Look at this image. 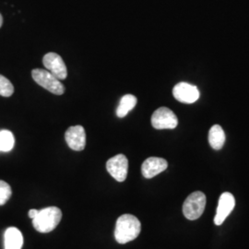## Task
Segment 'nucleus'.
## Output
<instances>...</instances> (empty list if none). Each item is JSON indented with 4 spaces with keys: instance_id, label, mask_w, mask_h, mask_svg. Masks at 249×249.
Segmentation results:
<instances>
[{
    "instance_id": "nucleus-1",
    "label": "nucleus",
    "mask_w": 249,
    "mask_h": 249,
    "mask_svg": "<svg viewBox=\"0 0 249 249\" xmlns=\"http://www.w3.org/2000/svg\"><path fill=\"white\" fill-rule=\"evenodd\" d=\"M142 231L140 220L131 214H124L116 221L115 238L119 244L135 240Z\"/></svg>"
},
{
    "instance_id": "nucleus-2",
    "label": "nucleus",
    "mask_w": 249,
    "mask_h": 249,
    "mask_svg": "<svg viewBox=\"0 0 249 249\" xmlns=\"http://www.w3.org/2000/svg\"><path fill=\"white\" fill-rule=\"evenodd\" d=\"M62 213L56 207H47L40 210L36 218L33 220L34 227L36 231L42 233L50 232L55 229L60 223Z\"/></svg>"
},
{
    "instance_id": "nucleus-3",
    "label": "nucleus",
    "mask_w": 249,
    "mask_h": 249,
    "mask_svg": "<svg viewBox=\"0 0 249 249\" xmlns=\"http://www.w3.org/2000/svg\"><path fill=\"white\" fill-rule=\"evenodd\" d=\"M206 207V196L200 191H196L187 196L183 205V213L187 220H197L203 213Z\"/></svg>"
},
{
    "instance_id": "nucleus-4",
    "label": "nucleus",
    "mask_w": 249,
    "mask_h": 249,
    "mask_svg": "<svg viewBox=\"0 0 249 249\" xmlns=\"http://www.w3.org/2000/svg\"><path fill=\"white\" fill-rule=\"evenodd\" d=\"M32 76L37 84L47 89L51 93L55 95H62L64 93L65 87L61 81L48 71L36 69L32 71Z\"/></svg>"
},
{
    "instance_id": "nucleus-5",
    "label": "nucleus",
    "mask_w": 249,
    "mask_h": 249,
    "mask_svg": "<svg viewBox=\"0 0 249 249\" xmlns=\"http://www.w3.org/2000/svg\"><path fill=\"white\" fill-rule=\"evenodd\" d=\"M151 124L156 129H174L178 126V116L169 108L160 107L152 114Z\"/></svg>"
},
{
    "instance_id": "nucleus-6",
    "label": "nucleus",
    "mask_w": 249,
    "mask_h": 249,
    "mask_svg": "<svg viewBox=\"0 0 249 249\" xmlns=\"http://www.w3.org/2000/svg\"><path fill=\"white\" fill-rule=\"evenodd\" d=\"M107 169L117 182H124L127 177L128 160L124 154H117L107 160Z\"/></svg>"
},
{
    "instance_id": "nucleus-7",
    "label": "nucleus",
    "mask_w": 249,
    "mask_h": 249,
    "mask_svg": "<svg viewBox=\"0 0 249 249\" xmlns=\"http://www.w3.org/2000/svg\"><path fill=\"white\" fill-rule=\"evenodd\" d=\"M44 66L46 71L52 73L59 80L67 79L68 70L63 61L62 57L55 53H48L43 58Z\"/></svg>"
},
{
    "instance_id": "nucleus-8",
    "label": "nucleus",
    "mask_w": 249,
    "mask_h": 249,
    "mask_svg": "<svg viewBox=\"0 0 249 249\" xmlns=\"http://www.w3.org/2000/svg\"><path fill=\"white\" fill-rule=\"evenodd\" d=\"M173 95L180 103L193 104L199 98V90L195 85L180 82L174 87Z\"/></svg>"
},
{
    "instance_id": "nucleus-9",
    "label": "nucleus",
    "mask_w": 249,
    "mask_h": 249,
    "mask_svg": "<svg viewBox=\"0 0 249 249\" xmlns=\"http://www.w3.org/2000/svg\"><path fill=\"white\" fill-rule=\"evenodd\" d=\"M68 146L73 151H83L86 146V133L81 125H74L68 128L65 134Z\"/></svg>"
},
{
    "instance_id": "nucleus-10",
    "label": "nucleus",
    "mask_w": 249,
    "mask_h": 249,
    "mask_svg": "<svg viewBox=\"0 0 249 249\" xmlns=\"http://www.w3.org/2000/svg\"><path fill=\"white\" fill-rule=\"evenodd\" d=\"M235 206L234 196L229 192L223 193L219 198V204L217 208L214 223L216 225H222L225 219L230 215Z\"/></svg>"
},
{
    "instance_id": "nucleus-11",
    "label": "nucleus",
    "mask_w": 249,
    "mask_h": 249,
    "mask_svg": "<svg viewBox=\"0 0 249 249\" xmlns=\"http://www.w3.org/2000/svg\"><path fill=\"white\" fill-rule=\"evenodd\" d=\"M167 167L168 162L166 160L158 157H151L144 160L142 166V173L144 178L150 179L165 171Z\"/></svg>"
},
{
    "instance_id": "nucleus-12",
    "label": "nucleus",
    "mask_w": 249,
    "mask_h": 249,
    "mask_svg": "<svg viewBox=\"0 0 249 249\" xmlns=\"http://www.w3.org/2000/svg\"><path fill=\"white\" fill-rule=\"evenodd\" d=\"M5 249H21L23 246V236L16 227H9L4 234Z\"/></svg>"
},
{
    "instance_id": "nucleus-13",
    "label": "nucleus",
    "mask_w": 249,
    "mask_h": 249,
    "mask_svg": "<svg viewBox=\"0 0 249 249\" xmlns=\"http://www.w3.org/2000/svg\"><path fill=\"white\" fill-rule=\"evenodd\" d=\"M209 142L212 148L216 151L223 148L225 143V133L221 125L214 124L213 126H212L209 132Z\"/></svg>"
},
{
    "instance_id": "nucleus-14",
    "label": "nucleus",
    "mask_w": 249,
    "mask_h": 249,
    "mask_svg": "<svg viewBox=\"0 0 249 249\" xmlns=\"http://www.w3.org/2000/svg\"><path fill=\"white\" fill-rule=\"evenodd\" d=\"M137 103L138 100L136 96L132 94H125L120 100V103L116 109V116L120 118H123L136 107Z\"/></svg>"
},
{
    "instance_id": "nucleus-15",
    "label": "nucleus",
    "mask_w": 249,
    "mask_h": 249,
    "mask_svg": "<svg viewBox=\"0 0 249 249\" xmlns=\"http://www.w3.org/2000/svg\"><path fill=\"white\" fill-rule=\"evenodd\" d=\"M15 143V139L12 132L9 130H1L0 131V151L8 152L10 151Z\"/></svg>"
},
{
    "instance_id": "nucleus-16",
    "label": "nucleus",
    "mask_w": 249,
    "mask_h": 249,
    "mask_svg": "<svg viewBox=\"0 0 249 249\" xmlns=\"http://www.w3.org/2000/svg\"><path fill=\"white\" fill-rule=\"evenodd\" d=\"M14 92V87L12 83L7 78L0 75V95L4 97H9Z\"/></svg>"
},
{
    "instance_id": "nucleus-17",
    "label": "nucleus",
    "mask_w": 249,
    "mask_h": 249,
    "mask_svg": "<svg viewBox=\"0 0 249 249\" xmlns=\"http://www.w3.org/2000/svg\"><path fill=\"white\" fill-rule=\"evenodd\" d=\"M12 195V190L9 184L0 180V206L5 205Z\"/></svg>"
},
{
    "instance_id": "nucleus-18",
    "label": "nucleus",
    "mask_w": 249,
    "mask_h": 249,
    "mask_svg": "<svg viewBox=\"0 0 249 249\" xmlns=\"http://www.w3.org/2000/svg\"><path fill=\"white\" fill-rule=\"evenodd\" d=\"M38 213H39V211H38V210H36V209L30 210V211H29V217H30L32 220H34V219L36 218V216H37Z\"/></svg>"
},
{
    "instance_id": "nucleus-19",
    "label": "nucleus",
    "mask_w": 249,
    "mask_h": 249,
    "mask_svg": "<svg viewBox=\"0 0 249 249\" xmlns=\"http://www.w3.org/2000/svg\"><path fill=\"white\" fill-rule=\"evenodd\" d=\"M2 24H3V18H2L1 14H0V27L2 26Z\"/></svg>"
}]
</instances>
